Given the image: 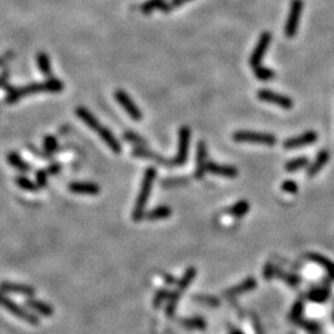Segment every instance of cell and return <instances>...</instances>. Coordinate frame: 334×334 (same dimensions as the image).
<instances>
[{
	"mask_svg": "<svg viewBox=\"0 0 334 334\" xmlns=\"http://www.w3.org/2000/svg\"><path fill=\"white\" fill-rule=\"evenodd\" d=\"M64 84L58 78L50 77L47 81L41 82V83H30L28 86L9 88L5 102L8 104H14L17 103L24 97L39 94V93H60L62 92Z\"/></svg>",
	"mask_w": 334,
	"mask_h": 334,
	"instance_id": "1",
	"label": "cell"
},
{
	"mask_svg": "<svg viewBox=\"0 0 334 334\" xmlns=\"http://www.w3.org/2000/svg\"><path fill=\"white\" fill-rule=\"evenodd\" d=\"M156 170L154 167H149L144 174L141 186H140L139 195H137L135 206H134L133 210V221L140 222L145 217V209L148 206L149 197L151 195V188L154 186L155 178H156Z\"/></svg>",
	"mask_w": 334,
	"mask_h": 334,
	"instance_id": "2",
	"label": "cell"
},
{
	"mask_svg": "<svg viewBox=\"0 0 334 334\" xmlns=\"http://www.w3.org/2000/svg\"><path fill=\"white\" fill-rule=\"evenodd\" d=\"M0 306L4 309H7L8 312H10L13 316H15V317L21 319V321L26 322V323L32 324V326H37V324L40 323V319L36 315L31 313L30 311L26 309L25 307L20 306L15 301H13L10 297H8L7 294H4V292H0Z\"/></svg>",
	"mask_w": 334,
	"mask_h": 334,
	"instance_id": "3",
	"label": "cell"
},
{
	"mask_svg": "<svg viewBox=\"0 0 334 334\" xmlns=\"http://www.w3.org/2000/svg\"><path fill=\"white\" fill-rule=\"evenodd\" d=\"M234 141L236 142H249V144H261V145L272 146L276 144V136L268 133H257V131L240 130L233 134Z\"/></svg>",
	"mask_w": 334,
	"mask_h": 334,
	"instance_id": "4",
	"label": "cell"
},
{
	"mask_svg": "<svg viewBox=\"0 0 334 334\" xmlns=\"http://www.w3.org/2000/svg\"><path fill=\"white\" fill-rule=\"evenodd\" d=\"M303 11V0H291L289 16L285 24V35L287 37H294L297 34L300 19Z\"/></svg>",
	"mask_w": 334,
	"mask_h": 334,
	"instance_id": "5",
	"label": "cell"
},
{
	"mask_svg": "<svg viewBox=\"0 0 334 334\" xmlns=\"http://www.w3.org/2000/svg\"><path fill=\"white\" fill-rule=\"evenodd\" d=\"M189 141H191V129L188 127H181L178 133V151L175 159L172 160V165L181 166L186 163L188 156Z\"/></svg>",
	"mask_w": 334,
	"mask_h": 334,
	"instance_id": "6",
	"label": "cell"
},
{
	"mask_svg": "<svg viewBox=\"0 0 334 334\" xmlns=\"http://www.w3.org/2000/svg\"><path fill=\"white\" fill-rule=\"evenodd\" d=\"M271 40H272L271 32L265 31L260 35L259 41H257L253 54H251V56H250V60H249V63H250V66L253 67V68L261 64V61H263L264 56H265V54H266V51H268Z\"/></svg>",
	"mask_w": 334,
	"mask_h": 334,
	"instance_id": "7",
	"label": "cell"
},
{
	"mask_svg": "<svg viewBox=\"0 0 334 334\" xmlns=\"http://www.w3.org/2000/svg\"><path fill=\"white\" fill-rule=\"evenodd\" d=\"M257 98L261 102L278 105V107L283 108V109H291V108L294 107V101H292L290 97L272 92L270 89H260L259 92H257Z\"/></svg>",
	"mask_w": 334,
	"mask_h": 334,
	"instance_id": "8",
	"label": "cell"
},
{
	"mask_svg": "<svg viewBox=\"0 0 334 334\" xmlns=\"http://www.w3.org/2000/svg\"><path fill=\"white\" fill-rule=\"evenodd\" d=\"M114 96H115L116 102L122 105L123 109L127 111L131 119L139 122V120L142 118V113L140 111L139 107H137V105L135 104V102H134L133 99H131L130 97H129L127 93L124 92V90L118 89Z\"/></svg>",
	"mask_w": 334,
	"mask_h": 334,
	"instance_id": "9",
	"label": "cell"
},
{
	"mask_svg": "<svg viewBox=\"0 0 334 334\" xmlns=\"http://www.w3.org/2000/svg\"><path fill=\"white\" fill-rule=\"evenodd\" d=\"M0 292L21 295L25 296V297H32V296L36 295V290L32 286L24 285V283L10 282V281H2L0 282Z\"/></svg>",
	"mask_w": 334,
	"mask_h": 334,
	"instance_id": "10",
	"label": "cell"
},
{
	"mask_svg": "<svg viewBox=\"0 0 334 334\" xmlns=\"http://www.w3.org/2000/svg\"><path fill=\"white\" fill-rule=\"evenodd\" d=\"M318 135L316 131H306V133L301 134V135L295 137H289V139L283 141V148L286 150H292V149L302 148V146L311 145L317 141Z\"/></svg>",
	"mask_w": 334,
	"mask_h": 334,
	"instance_id": "11",
	"label": "cell"
},
{
	"mask_svg": "<svg viewBox=\"0 0 334 334\" xmlns=\"http://www.w3.org/2000/svg\"><path fill=\"white\" fill-rule=\"evenodd\" d=\"M208 156H207V148L206 144L201 141L198 144L197 148V163H196V172L195 176L196 178H203V176L206 175L208 171Z\"/></svg>",
	"mask_w": 334,
	"mask_h": 334,
	"instance_id": "12",
	"label": "cell"
},
{
	"mask_svg": "<svg viewBox=\"0 0 334 334\" xmlns=\"http://www.w3.org/2000/svg\"><path fill=\"white\" fill-rule=\"evenodd\" d=\"M26 307H29V308L34 311V312H36L37 315L43 316V317H51L55 313L54 307H52L51 304L43 302V301L36 300V298L34 297H28V300H26Z\"/></svg>",
	"mask_w": 334,
	"mask_h": 334,
	"instance_id": "13",
	"label": "cell"
},
{
	"mask_svg": "<svg viewBox=\"0 0 334 334\" xmlns=\"http://www.w3.org/2000/svg\"><path fill=\"white\" fill-rule=\"evenodd\" d=\"M69 192L77 195H90L96 196L101 192V187L93 182H72L68 186Z\"/></svg>",
	"mask_w": 334,
	"mask_h": 334,
	"instance_id": "14",
	"label": "cell"
},
{
	"mask_svg": "<svg viewBox=\"0 0 334 334\" xmlns=\"http://www.w3.org/2000/svg\"><path fill=\"white\" fill-rule=\"evenodd\" d=\"M133 155H135L137 157H141V159L152 160L156 163H160V165H172V160H167L165 157L157 155L156 152H152L149 149L144 148V146H137L136 149H134Z\"/></svg>",
	"mask_w": 334,
	"mask_h": 334,
	"instance_id": "15",
	"label": "cell"
},
{
	"mask_svg": "<svg viewBox=\"0 0 334 334\" xmlns=\"http://www.w3.org/2000/svg\"><path fill=\"white\" fill-rule=\"evenodd\" d=\"M97 133H98V135L101 136V139L107 144L108 148H109L114 154H120V151H122V145H120L118 139H116L115 135L111 133L109 129L107 127H101Z\"/></svg>",
	"mask_w": 334,
	"mask_h": 334,
	"instance_id": "16",
	"label": "cell"
},
{
	"mask_svg": "<svg viewBox=\"0 0 334 334\" xmlns=\"http://www.w3.org/2000/svg\"><path fill=\"white\" fill-rule=\"evenodd\" d=\"M208 171L212 172L217 176H224V177L228 178H234L238 176V169L234 166H229V165H219L217 162H208Z\"/></svg>",
	"mask_w": 334,
	"mask_h": 334,
	"instance_id": "17",
	"label": "cell"
},
{
	"mask_svg": "<svg viewBox=\"0 0 334 334\" xmlns=\"http://www.w3.org/2000/svg\"><path fill=\"white\" fill-rule=\"evenodd\" d=\"M256 287V280L254 277H248L247 280H244L243 282H240L239 285L231 287V289L227 290L224 292L225 297H234V296H238L242 294H245V292L251 291Z\"/></svg>",
	"mask_w": 334,
	"mask_h": 334,
	"instance_id": "18",
	"label": "cell"
},
{
	"mask_svg": "<svg viewBox=\"0 0 334 334\" xmlns=\"http://www.w3.org/2000/svg\"><path fill=\"white\" fill-rule=\"evenodd\" d=\"M76 114H77L78 118H80L82 122L87 125V127H89L90 129H92V130L98 131L99 128L102 127V125L99 124L98 119H97L96 116L87 109V108L78 107L77 109H76Z\"/></svg>",
	"mask_w": 334,
	"mask_h": 334,
	"instance_id": "19",
	"label": "cell"
},
{
	"mask_svg": "<svg viewBox=\"0 0 334 334\" xmlns=\"http://www.w3.org/2000/svg\"><path fill=\"white\" fill-rule=\"evenodd\" d=\"M7 159H8V162L10 163L14 169H16L17 171L22 172V174H29V172L31 171V166L29 165V163L26 162V161L22 159L17 152L15 151L9 152Z\"/></svg>",
	"mask_w": 334,
	"mask_h": 334,
	"instance_id": "20",
	"label": "cell"
},
{
	"mask_svg": "<svg viewBox=\"0 0 334 334\" xmlns=\"http://www.w3.org/2000/svg\"><path fill=\"white\" fill-rule=\"evenodd\" d=\"M171 214H172V209L169 206H159L154 208V209H151L150 212L146 213L145 218L150 222H157V221L167 219Z\"/></svg>",
	"mask_w": 334,
	"mask_h": 334,
	"instance_id": "21",
	"label": "cell"
},
{
	"mask_svg": "<svg viewBox=\"0 0 334 334\" xmlns=\"http://www.w3.org/2000/svg\"><path fill=\"white\" fill-rule=\"evenodd\" d=\"M328 160H329V152H328L327 150H323V151L319 152V154L317 155V157H316L315 162L309 166L308 171H307V175H308L309 177L317 175L318 172L323 169V166L328 162Z\"/></svg>",
	"mask_w": 334,
	"mask_h": 334,
	"instance_id": "22",
	"label": "cell"
},
{
	"mask_svg": "<svg viewBox=\"0 0 334 334\" xmlns=\"http://www.w3.org/2000/svg\"><path fill=\"white\" fill-rule=\"evenodd\" d=\"M249 209H250V204H249L248 201H244V199H243V201L236 202L234 206L228 208L227 213L231 217H235V218H242V217L247 214Z\"/></svg>",
	"mask_w": 334,
	"mask_h": 334,
	"instance_id": "23",
	"label": "cell"
},
{
	"mask_svg": "<svg viewBox=\"0 0 334 334\" xmlns=\"http://www.w3.org/2000/svg\"><path fill=\"white\" fill-rule=\"evenodd\" d=\"M308 259L313 260V261L317 263L318 265H321L322 268H324V270L329 274V276L334 278V263L330 261L329 259H327L326 256H322V255L319 254H309Z\"/></svg>",
	"mask_w": 334,
	"mask_h": 334,
	"instance_id": "24",
	"label": "cell"
},
{
	"mask_svg": "<svg viewBox=\"0 0 334 334\" xmlns=\"http://www.w3.org/2000/svg\"><path fill=\"white\" fill-rule=\"evenodd\" d=\"M15 183L20 187V188L28 192H37L40 189V187L37 186V183L34 182V181H31L29 177H26L25 175L16 176Z\"/></svg>",
	"mask_w": 334,
	"mask_h": 334,
	"instance_id": "25",
	"label": "cell"
},
{
	"mask_svg": "<svg viewBox=\"0 0 334 334\" xmlns=\"http://www.w3.org/2000/svg\"><path fill=\"white\" fill-rule=\"evenodd\" d=\"M37 67H39L40 72L42 73L43 76H47V77H51V62H50V57L45 52H40L37 54L36 57Z\"/></svg>",
	"mask_w": 334,
	"mask_h": 334,
	"instance_id": "26",
	"label": "cell"
},
{
	"mask_svg": "<svg viewBox=\"0 0 334 334\" xmlns=\"http://www.w3.org/2000/svg\"><path fill=\"white\" fill-rule=\"evenodd\" d=\"M196 275H197V270H196V268H192L191 266V268L187 269L186 272L183 274V276L181 277L180 281H178V286H177L178 291H181V292L184 291V290L189 286V283L195 280Z\"/></svg>",
	"mask_w": 334,
	"mask_h": 334,
	"instance_id": "27",
	"label": "cell"
},
{
	"mask_svg": "<svg viewBox=\"0 0 334 334\" xmlns=\"http://www.w3.org/2000/svg\"><path fill=\"white\" fill-rule=\"evenodd\" d=\"M181 324H182L184 328H188V329H204L207 326L206 321L201 317L184 318L181 321Z\"/></svg>",
	"mask_w": 334,
	"mask_h": 334,
	"instance_id": "28",
	"label": "cell"
},
{
	"mask_svg": "<svg viewBox=\"0 0 334 334\" xmlns=\"http://www.w3.org/2000/svg\"><path fill=\"white\" fill-rule=\"evenodd\" d=\"M307 163H308L307 156H300L296 157L294 160H290L285 165V169L287 172H296L298 171V170L303 169L304 166H307Z\"/></svg>",
	"mask_w": 334,
	"mask_h": 334,
	"instance_id": "29",
	"label": "cell"
},
{
	"mask_svg": "<svg viewBox=\"0 0 334 334\" xmlns=\"http://www.w3.org/2000/svg\"><path fill=\"white\" fill-rule=\"evenodd\" d=\"M254 73H255V77L261 82L270 81V80H272V78H275V76H276L271 68L264 67V66H261V64L257 67H255Z\"/></svg>",
	"mask_w": 334,
	"mask_h": 334,
	"instance_id": "30",
	"label": "cell"
},
{
	"mask_svg": "<svg viewBox=\"0 0 334 334\" xmlns=\"http://www.w3.org/2000/svg\"><path fill=\"white\" fill-rule=\"evenodd\" d=\"M163 5H165V0H148V2L141 4L140 10H141V13L145 14V15H149L155 9H162Z\"/></svg>",
	"mask_w": 334,
	"mask_h": 334,
	"instance_id": "31",
	"label": "cell"
},
{
	"mask_svg": "<svg viewBox=\"0 0 334 334\" xmlns=\"http://www.w3.org/2000/svg\"><path fill=\"white\" fill-rule=\"evenodd\" d=\"M43 150H45L46 156H51L52 154L57 152L58 150V142L55 136L49 135L43 139Z\"/></svg>",
	"mask_w": 334,
	"mask_h": 334,
	"instance_id": "32",
	"label": "cell"
},
{
	"mask_svg": "<svg viewBox=\"0 0 334 334\" xmlns=\"http://www.w3.org/2000/svg\"><path fill=\"white\" fill-rule=\"evenodd\" d=\"M182 292L178 291V290H176L172 295H170L169 297V303H167V307H166V313L169 317H172V316L175 315L176 312V307H177V303L178 301H180V296Z\"/></svg>",
	"mask_w": 334,
	"mask_h": 334,
	"instance_id": "33",
	"label": "cell"
},
{
	"mask_svg": "<svg viewBox=\"0 0 334 334\" xmlns=\"http://www.w3.org/2000/svg\"><path fill=\"white\" fill-rule=\"evenodd\" d=\"M328 292L327 289H315L308 294V298L313 302H324V301L328 298Z\"/></svg>",
	"mask_w": 334,
	"mask_h": 334,
	"instance_id": "34",
	"label": "cell"
},
{
	"mask_svg": "<svg viewBox=\"0 0 334 334\" xmlns=\"http://www.w3.org/2000/svg\"><path fill=\"white\" fill-rule=\"evenodd\" d=\"M124 139L127 140V141L134 144V145H136V146H146V145H148V141L145 140V137L137 135V134L133 133V131H125Z\"/></svg>",
	"mask_w": 334,
	"mask_h": 334,
	"instance_id": "35",
	"label": "cell"
},
{
	"mask_svg": "<svg viewBox=\"0 0 334 334\" xmlns=\"http://www.w3.org/2000/svg\"><path fill=\"white\" fill-rule=\"evenodd\" d=\"M36 183L40 188H45L49 183V172L47 170H39L36 171Z\"/></svg>",
	"mask_w": 334,
	"mask_h": 334,
	"instance_id": "36",
	"label": "cell"
},
{
	"mask_svg": "<svg viewBox=\"0 0 334 334\" xmlns=\"http://www.w3.org/2000/svg\"><path fill=\"white\" fill-rule=\"evenodd\" d=\"M188 2L189 0H171V2L165 3V5L161 9V11H163V13H170V11L175 10L176 8L182 7L183 4H186V3Z\"/></svg>",
	"mask_w": 334,
	"mask_h": 334,
	"instance_id": "37",
	"label": "cell"
},
{
	"mask_svg": "<svg viewBox=\"0 0 334 334\" xmlns=\"http://www.w3.org/2000/svg\"><path fill=\"white\" fill-rule=\"evenodd\" d=\"M169 297H170V291H169V290L162 289V290H160L159 292H157L156 296H155V297H154V302H152V303H154V306L156 307V308H159L161 304L163 303V301L169 300Z\"/></svg>",
	"mask_w": 334,
	"mask_h": 334,
	"instance_id": "38",
	"label": "cell"
},
{
	"mask_svg": "<svg viewBox=\"0 0 334 334\" xmlns=\"http://www.w3.org/2000/svg\"><path fill=\"white\" fill-rule=\"evenodd\" d=\"M303 313V302L298 301V302L295 303V306L292 307L291 313H290V319L292 321H298L301 317H302Z\"/></svg>",
	"mask_w": 334,
	"mask_h": 334,
	"instance_id": "39",
	"label": "cell"
},
{
	"mask_svg": "<svg viewBox=\"0 0 334 334\" xmlns=\"http://www.w3.org/2000/svg\"><path fill=\"white\" fill-rule=\"evenodd\" d=\"M281 188L282 191H285L287 193H297L298 191V186L295 181H285L282 184H281Z\"/></svg>",
	"mask_w": 334,
	"mask_h": 334,
	"instance_id": "40",
	"label": "cell"
},
{
	"mask_svg": "<svg viewBox=\"0 0 334 334\" xmlns=\"http://www.w3.org/2000/svg\"><path fill=\"white\" fill-rule=\"evenodd\" d=\"M196 300L199 301V302H203L209 304V306H218L219 304V300L216 297H212V296H197Z\"/></svg>",
	"mask_w": 334,
	"mask_h": 334,
	"instance_id": "41",
	"label": "cell"
},
{
	"mask_svg": "<svg viewBox=\"0 0 334 334\" xmlns=\"http://www.w3.org/2000/svg\"><path fill=\"white\" fill-rule=\"evenodd\" d=\"M188 180L186 177H177V178H167V180L162 181L163 186L171 187V186H177V184H182V183H187Z\"/></svg>",
	"mask_w": 334,
	"mask_h": 334,
	"instance_id": "42",
	"label": "cell"
},
{
	"mask_svg": "<svg viewBox=\"0 0 334 334\" xmlns=\"http://www.w3.org/2000/svg\"><path fill=\"white\" fill-rule=\"evenodd\" d=\"M275 274V266L271 265V264H268V265L265 266V269H264V277L266 278V280H271L272 276H274Z\"/></svg>",
	"mask_w": 334,
	"mask_h": 334,
	"instance_id": "43",
	"label": "cell"
},
{
	"mask_svg": "<svg viewBox=\"0 0 334 334\" xmlns=\"http://www.w3.org/2000/svg\"><path fill=\"white\" fill-rule=\"evenodd\" d=\"M47 172H49V175H52V176H55V175H58L61 172V165L58 162H55V163H51V165H50L47 169Z\"/></svg>",
	"mask_w": 334,
	"mask_h": 334,
	"instance_id": "44",
	"label": "cell"
},
{
	"mask_svg": "<svg viewBox=\"0 0 334 334\" xmlns=\"http://www.w3.org/2000/svg\"><path fill=\"white\" fill-rule=\"evenodd\" d=\"M282 278L287 282L290 283V285H296V283L298 282V278L297 276H294V275H289V274H282Z\"/></svg>",
	"mask_w": 334,
	"mask_h": 334,
	"instance_id": "45",
	"label": "cell"
},
{
	"mask_svg": "<svg viewBox=\"0 0 334 334\" xmlns=\"http://www.w3.org/2000/svg\"><path fill=\"white\" fill-rule=\"evenodd\" d=\"M8 77H9V72H4L0 75V88L8 86Z\"/></svg>",
	"mask_w": 334,
	"mask_h": 334,
	"instance_id": "46",
	"label": "cell"
},
{
	"mask_svg": "<svg viewBox=\"0 0 334 334\" xmlns=\"http://www.w3.org/2000/svg\"><path fill=\"white\" fill-rule=\"evenodd\" d=\"M163 278H165V280L167 281V283H174L175 282V278L172 277V276H170V275H163Z\"/></svg>",
	"mask_w": 334,
	"mask_h": 334,
	"instance_id": "47",
	"label": "cell"
},
{
	"mask_svg": "<svg viewBox=\"0 0 334 334\" xmlns=\"http://www.w3.org/2000/svg\"><path fill=\"white\" fill-rule=\"evenodd\" d=\"M230 334H244V333H242V332H240V330H238V329H233V330H231V332H230Z\"/></svg>",
	"mask_w": 334,
	"mask_h": 334,
	"instance_id": "48",
	"label": "cell"
}]
</instances>
